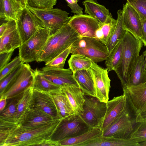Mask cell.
<instances>
[{
    "instance_id": "cell-34",
    "label": "cell",
    "mask_w": 146,
    "mask_h": 146,
    "mask_svg": "<svg viewBox=\"0 0 146 146\" xmlns=\"http://www.w3.org/2000/svg\"><path fill=\"white\" fill-rule=\"evenodd\" d=\"M123 50L122 39L115 46L105 60V65L108 72L115 71L121 61Z\"/></svg>"
},
{
    "instance_id": "cell-33",
    "label": "cell",
    "mask_w": 146,
    "mask_h": 146,
    "mask_svg": "<svg viewBox=\"0 0 146 146\" xmlns=\"http://www.w3.org/2000/svg\"><path fill=\"white\" fill-rule=\"evenodd\" d=\"M23 93L10 99L11 101L4 110L0 112V122L17 125L15 122L17 106Z\"/></svg>"
},
{
    "instance_id": "cell-45",
    "label": "cell",
    "mask_w": 146,
    "mask_h": 146,
    "mask_svg": "<svg viewBox=\"0 0 146 146\" xmlns=\"http://www.w3.org/2000/svg\"><path fill=\"white\" fill-rule=\"evenodd\" d=\"M142 121H146V108L137 110L136 122Z\"/></svg>"
},
{
    "instance_id": "cell-46",
    "label": "cell",
    "mask_w": 146,
    "mask_h": 146,
    "mask_svg": "<svg viewBox=\"0 0 146 146\" xmlns=\"http://www.w3.org/2000/svg\"><path fill=\"white\" fill-rule=\"evenodd\" d=\"M58 146V141H54L51 139L46 140L40 146Z\"/></svg>"
},
{
    "instance_id": "cell-13",
    "label": "cell",
    "mask_w": 146,
    "mask_h": 146,
    "mask_svg": "<svg viewBox=\"0 0 146 146\" xmlns=\"http://www.w3.org/2000/svg\"><path fill=\"white\" fill-rule=\"evenodd\" d=\"M68 23L80 37L96 38V34L101 24L93 17L87 14H75L70 17Z\"/></svg>"
},
{
    "instance_id": "cell-22",
    "label": "cell",
    "mask_w": 146,
    "mask_h": 146,
    "mask_svg": "<svg viewBox=\"0 0 146 146\" xmlns=\"http://www.w3.org/2000/svg\"><path fill=\"white\" fill-rule=\"evenodd\" d=\"M89 68L77 71L73 73V76L85 95L96 97L94 80Z\"/></svg>"
},
{
    "instance_id": "cell-29",
    "label": "cell",
    "mask_w": 146,
    "mask_h": 146,
    "mask_svg": "<svg viewBox=\"0 0 146 146\" xmlns=\"http://www.w3.org/2000/svg\"><path fill=\"white\" fill-rule=\"evenodd\" d=\"M34 90L50 94L62 92V88L51 82L41 75L36 69L34 70Z\"/></svg>"
},
{
    "instance_id": "cell-40",
    "label": "cell",
    "mask_w": 146,
    "mask_h": 146,
    "mask_svg": "<svg viewBox=\"0 0 146 146\" xmlns=\"http://www.w3.org/2000/svg\"><path fill=\"white\" fill-rule=\"evenodd\" d=\"M19 56L15 57L0 70V80L20 64H24Z\"/></svg>"
},
{
    "instance_id": "cell-50",
    "label": "cell",
    "mask_w": 146,
    "mask_h": 146,
    "mask_svg": "<svg viewBox=\"0 0 146 146\" xmlns=\"http://www.w3.org/2000/svg\"><path fill=\"white\" fill-rule=\"evenodd\" d=\"M142 54L145 57V64L144 67V69L145 70H146V50L143 52Z\"/></svg>"
},
{
    "instance_id": "cell-37",
    "label": "cell",
    "mask_w": 146,
    "mask_h": 146,
    "mask_svg": "<svg viewBox=\"0 0 146 146\" xmlns=\"http://www.w3.org/2000/svg\"><path fill=\"white\" fill-rule=\"evenodd\" d=\"M71 46L55 57L50 62L45 64V66L42 68L43 69H63L67 58L70 53Z\"/></svg>"
},
{
    "instance_id": "cell-25",
    "label": "cell",
    "mask_w": 146,
    "mask_h": 146,
    "mask_svg": "<svg viewBox=\"0 0 146 146\" xmlns=\"http://www.w3.org/2000/svg\"><path fill=\"white\" fill-rule=\"evenodd\" d=\"M23 9L14 0H0V18L7 22L17 21Z\"/></svg>"
},
{
    "instance_id": "cell-10",
    "label": "cell",
    "mask_w": 146,
    "mask_h": 146,
    "mask_svg": "<svg viewBox=\"0 0 146 146\" xmlns=\"http://www.w3.org/2000/svg\"><path fill=\"white\" fill-rule=\"evenodd\" d=\"M34 79V70L29 64L24 63L21 70L0 96V97L9 100L22 94L27 88L33 86Z\"/></svg>"
},
{
    "instance_id": "cell-38",
    "label": "cell",
    "mask_w": 146,
    "mask_h": 146,
    "mask_svg": "<svg viewBox=\"0 0 146 146\" xmlns=\"http://www.w3.org/2000/svg\"><path fill=\"white\" fill-rule=\"evenodd\" d=\"M57 0H27V6L37 9L53 8Z\"/></svg>"
},
{
    "instance_id": "cell-1",
    "label": "cell",
    "mask_w": 146,
    "mask_h": 146,
    "mask_svg": "<svg viewBox=\"0 0 146 146\" xmlns=\"http://www.w3.org/2000/svg\"><path fill=\"white\" fill-rule=\"evenodd\" d=\"M61 120H56L45 125L30 129H24L17 125L11 130L2 146H40L51 139Z\"/></svg>"
},
{
    "instance_id": "cell-44",
    "label": "cell",
    "mask_w": 146,
    "mask_h": 146,
    "mask_svg": "<svg viewBox=\"0 0 146 146\" xmlns=\"http://www.w3.org/2000/svg\"><path fill=\"white\" fill-rule=\"evenodd\" d=\"M139 14L140 17L142 28V37L141 40L144 46L146 47V17Z\"/></svg>"
},
{
    "instance_id": "cell-47",
    "label": "cell",
    "mask_w": 146,
    "mask_h": 146,
    "mask_svg": "<svg viewBox=\"0 0 146 146\" xmlns=\"http://www.w3.org/2000/svg\"><path fill=\"white\" fill-rule=\"evenodd\" d=\"M7 99L3 97H0V112L3 111L6 106Z\"/></svg>"
},
{
    "instance_id": "cell-11",
    "label": "cell",
    "mask_w": 146,
    "mask_h": 146,
    "mask_svg": "<svg viewBox=\"0 0 146 146\" xmlns=\"http://www.w3.org/2000/svg\"><path fill=\"white\" fill-rule=\"evenodd\" d=\"M16 23L17 29L23 43L40 28H44L40 20L27 7L22 10Z\"/></svg>"
},
{
    "instance_id": "cell-39",
    "label": "cell",
    "mask_w": 146,
    "mask_h": 146,
    "mask_svg": "<svg viewBox=\"0 0 146 146\" xmlns=\"http://www.w3.org/2000/svg\"><path fill=\"white\" fill-rule=\"evenodd\" d=\"M23 64L18 66L0 80V96L3 94L9 84L21 70Z\"/></svg>"
},
{
    "instance_id": "cell-6",
    "label": "cell",
    "mask_w": 146,
    "mask_h": 146,
    "mask_svg": "<svg viewBox=\"0 0 146 146\" xmlns=\"http://www.w3.org/2000/svg\"><path fill=\"white\" fill-rule=\"evenodd\" d=\"M84 97L83 110L78 115L90 128L100 129L106 113V103L96 97L85 95Z\"/></svg>"
},
{
    "instance_id": "cell-51",
    "label": "cell",
    "mask_w": 146,
    "mask_h": 146,
    "mask_svg": "<svg viewBox=\"0 0 146 146\" xmlns=\"http://www.w3.org/2000/svg\"><path fill=\"white\" fill-rule=\"evenodd\" d=\"M146 146V141L139 143V146Z\"/></svg>"
},
{
    "instance_id": "cell-26",
    "label": "cell",
    "mask_w": 146,
    "mask_h": 146,
    "mask_svg": "<svg viewBox=\"0 0 146 146\" xmlns=\"http://www.w3.org/2000/svg\"><path fill=\"white\" fill-rule=\"evenodd\" d=\"M125 88L130 99L137 110L146 106V82L135 86H127Z\"/></svg>"
},
{
    "instance_id": "cell-3",
    "label": "cell",
    "mask_w": 146,
    "mask_h": 146,
    "mask_svg": "<svg viewBox=\"0 0 146 146\" xmlns=\"http://www.w3.org/2000/svg\"><path fill=\"white\" fill-rule=\"evenodd\" d=\"M123 50L120 62L115 72L122 88L128 85L130 76L143 47L141 40L126 31L122 38Z\"/></svg>"
},
{
    "instance_id": "cell-18",
    "label": "cell",
    "mask_w": 146,
    "mask_h": 146,
    "mask_svg": "<svg viewBox=\"0 0 146 146\" xmlns=\"http://www.w3.org/2000/svg\"><path fill=\"white\" fill-rule=\"evenodd\" d=\"M57 120L40 109L33 106L19 125L24 129L36 128L47 125Z\"/></svg>"
},
{
    "instance_id": "cell-12",
    "label": "cell",
    "mask_w": 146,
    "mask_h": 146,
    "mask_svg": "<svg viewBox=\"0 0 146 146\" xmlns=\"http://www.w3.org/2000/svg\"><path fill=\"white\" fill-rule=\"evenodd\" d=\"M90 70L94 83L96 97L101 102L106 103L109 100L111 80L107 69L93 62Z\"/></svg>"
},
{
    "instance_id": "cell-15",
    "label": "cell",
    "mask_w": 146,
    "mask_h": 146,
    "mask_svg": "<svg viewBox=\"0 0 146 146\" xmlns=\"http://www.w3.org/2000/svg\"><path fill=\"white\" fill-rule=\"evenodd\" d=\"M106 110L100 129L104 131L122 115L125 108V96L114 97L106 103Z\"/></svg>"
},
{
    "instance_id": "cell-19",
    "label": "cell",
    "mask_w": 146,
    "mask_h": 146,
    "mask_svg": "<svg viewBox=\"0 0 146 146\" xmlns=\"http://www.w3.org/2000/svg\"><path fill=\"white\" fill-rule=\"evenodd\" d=\"M33 106L40 109L55 119H61L53 99L50 94L34 89Z\"/></svg>"
},
{
    "instance_id": "cell-49",
    "label": "cell",
    "mask_w": 146,
    "mask_h": 146,
    "mask_svg": "<svg viewBox=\"0 0 146 146\" xmlns=\"http://www.w3.org/2000/svg\"><path fill=\"white\" fill-rule=\"evenodd\" d=\"M7 22L6 23H3L0 26V37L1 36L5 31L7 26Z\"/></svg>"
},
{
    "instance_id": "cell-20",
    "label": "cell",
    "mask_w": 146,
    "mask_h": 146,
    "mask_svg": "<svg viewBox=\"0 0 146 146\" xmlns=\"http://www.w3.org/2000/svg\"><path fill=\"white\" fill-rule=\"evenodd\" d=\"M62 92L67 97L74 114L78 115L83 110L85 94L79 87L73 85L62 88Z\"/></svg>"
},
{
    "instance_id": "cell-32",
    "label": "cell",
    "mask_w": 146,
    "mask_h": 146,
    "mask_svg": "<svg viewBox=\"0 0 146 146\" xmlns=\"http://www.w3.org/2000/svg\"><path fill=\"white\" fill-rule=\"evenodd\" d=\"M117 16L115 29L106 45L109 54L117 44L122 40L126 31L123 28L122 10L119 9L117 11Z\"/></svg>"
},
{
    "instance_id": "cell-5",
    "label": "cell",
    "mask_w": 146,
    "mask_h": 146,
    "mask_svg": "<svg viewBox=\"0 0 146 146\" xmlns=\"http://www.w3.org/2000/svg\"><path fill=\"white\" fill-rule=\"evenodd\" d=\"M70 53L84 56L96 63L105 60L109 54L106 45L88 37H80L71 46Z\"/></svg>"
},
{
    "instance_id": "cell-24",
    "label": "cell",
    "mask_w": 146,
    "mask_h": 146,
    "mask_svg": "<svg viewBox=\"0 0 146 146\" xmlns=\"http://www.w3.org/2000/svg\"><path fill=\"white\" fill-rule=\"evenodd\" d=\"M82 4L85 7L84 13L95 18L101 24L111 15L109 10L95 0H85Z\"/></svg>"
},
{
    "instance_id": "cell-41",
    "label": "cell",
    "mask_w": 146,
    "mask_h": 146,
    "mask_svg": "<svg viewBox=\"0 0 146 146\" xmlns=\"http://www.w3.org/2000/svg\"><path fill=\"white\" fill-rule=\"evenodd\" d=\"M138 14L146 17V0H127Z\"/></svg>"
},
{
    "instance_id": "cell-7",
    "label": "cell",
    "mask_w": 146,
    "mask_h": 146,
    "mask_svg": "<svg viewBox=\"0 0 146 146\" xmlns=\"http://www.w3.org/2000/svg\"><path fill=\"white\" fill-rule=\"evenodd\" d=\"M27 7L48 30L50 35L68 23L70 17L69 13L58 9H37Z\"/></svg>"
},
{
    "instance_id": "cell-48",
    "label": "cell",
    "mask_w": 146,
    "mask_h": 146,
    "mask_svg": "<svg viewBox=\"0 0 146 146\" xmlns=\"http://www.w3.org/2000/svg\"><path fill=\"white\" fill-rule=\"evenodd\" d=\"M23 9L27 7V0H14Z\"/></svg>"
},
{
    "instance_id": "cell-23",
    "label": "cell",
    "mask_w": 146,
    "mask_h": 146,
    "mask_svg": "<svg viewBox=\"0 0 146 146\" xmlns=\"http://www.w3.org/2000/svg\"><path fill=\"white\" fill-rule=\"evenodd\" d=\"M102 134L103 131L100 129L90 128L82 134L58 141L59 146H84L87 143L102 135Z\"/></svg>"
},
{
    "instance_id": "cell-53",
    "label": "cell",
    "mask_w": 146,
    "mask_h": 146,
    "mask_svg": "<svg viewBox=\"0 0 146 146\" xmlns=\"http://www.w3.org/2000/svg\"><path fill=\"white\" fill-rule=\"evenodd\" d=\"M146 108V106H145L144 108H143V109H142V110H143V109H145Z\"/></svg>"
},
{
    "instance_id": "cell-42",
    "label": "cell",
    "mask_w": 146,
    "mask_h": 146,
    "mask_svg": "<svg viewBox=\"0 0 146 146\" xmlns=\"http://www.w3.org/2000/svg\"><path fill=\"white\" fill-rule=\"evenodd\" d=\"M14 51L0 53V70L9 62Z\"/></svg>"
},
{
    "instance_id": "cell-17",
    "label": "cell",
    "mask_w": 146,
    "mask_h": 146,
    "mask_svg": "<svg viewBox=\"0 0 146 146\" xmlns=\"http://www.w3.org/2000/svg\"><path fill=\"white\" fill-rule=\"evenodd\" d=\"M6 29L0 37V53L14 51L23 43L17 28L16 21L7 22Z\"/></svg>"
},
{
    "instance_id": "cell-35",
    "label": "cell",
    "mask_w": 146,
    "mask_h": 146,
    "mask_svg": "<svg viewBox=\"0 0 146 146\" xmlns=\"http://www.w3.org/2000/svg\"><path fill=\"white\" fill-rule=\"evenodd\" d=\"M69 68L73 73L77 71L89 69L93 62L84 56L72 54L68 61Z\"/></svg>"
},
{
    "instance_id": "cell-8",
    "label": "cell",
    "mask_w": 146,
    "mask_h": 146,
    "mask_svg": "<svg viewBox=\"0 0 146 146\" xmlns=\"http://www.w3.org/2000/svg\"><path fill=\"white\" fill-rule=\"evenodd\" d=\"M50 36L44 28L39 29L31 37L19 47V56L24 63L36 60L38 54Z\"/></svg>"
},
{
    "instance_id": "cell-27",
    "label": "cell",
    "mask_w": 146,
    "mask_h": 146,
    "mask_svg": "<svg viewBox=\"0 0 146 146\" xmlns=\"http://www.w3.org/2000/svg\"><path fill=\"white\" fill-rule=\"evenodd\" d=\"M84 146H139V143L129 139L102 135L87 143Z\"/></svg>"
},
{
    "instance_id": "cell-31",
    "label": "cell",
    "mask_w": 146,
    "mask_h": 146,
    "mask_svg": "<svg viewBox=\"0 0 146 146\" xmlns=\"http://www.w3.org/2000/svg\"><path fill=\"white\" fill-rule=\"evenodd\" d=\"M117 22V19L112 18L111 15L108 16L103 23L101 24L96 32V38L106 45L115 30Z\"/></svg>"
},
{
    "instance_id": "cell-16",
    "label": "cell",
    "mask_w": 146,
    "mask_h": 146,
    "mask_svg": "<svg viewBox=\"0 0 146 146\" xmlns=\"http://www.w3.org/2000/svg\"><path fill=\"white\" fill-rule=\"evenodd\" d=\"M38 72L47 79L61 88L70 85L79 87L74 79L73 73L69 68L38 70Z\"/></svg>"
},
{
    "instance_id": "cell-30",
    "label": "cell",
    "mask_w": 146,
    "mask_h": 146,
    "mask_svg": "<svg viewBox=\"0 0 146 146\" xmlns=\"http://www.w3.org/2000/svg\"><path fill=\"white\" fill-rule=\"evenodd\" d=\"M50 94L55 104L61 119L75 114L67 97L64 93L61 92Z\"/></svg>"
},
{
    "instance_id": "cell-52",
    "label": "cell",
    "mask_w": 146,
    "mask_h": 146,
    "mask_svg": "<svg viewBox=\"0 0 146 146\" xmlns=\"http://www.w3.org/2000/svg\"><path fill=\"white\" fill-rule=\"evenodd\" d=\"M74 1H75L76 2H78L79 0H73Z\"/></svg>"
},
{
    "instance_id": "cell-14",
    "label": "cell",
    "mask_w": 146,
    "mask_h": 146,
    "mask_svg": "<svg viewBox=\"0 0 146 146\" xmlns=\"http://www.w3.org/2000/svg\"><path fill=\"white\" fill-rule=\"evenodd\" d=\"M122 10L124 29L141 40L142 37V28L139 14L127 2L123 5Z\"/></svg>"
},
{
    "instance_id": "cell-4",
    "label": "cell",
    "mask_w": 146,
    "mask_h": 146,
    "mask_svg": "<svg viewBox=\"0 0 146 146\" xmlns=\"http://www.w3.org/2000/svg\"><path fill=\"white\" fill-rule=\"evenodd\" d=\"M122 89L125 96V111L119 118L103 132V136L128 139L137 123V110L131 101L126 88Z\"/></svg>"
},
{
    "instance_id": "cell-21",
    "label": "cell",
    "mask_w": 146,
    "mask_h": 146,
    "mask_svg": "<svg viewBox=\"0 0 146 146\" xmlns=\"http://www.w3.org/2000/svg\"><path fill=\"white\" fill-rule=\"evenodd\" d=\"M33 86L29 87L23 93L17 104L15 122L19 125L33 106Z\"/></svg>"
},
{
    "instance_id": "cell-9",
    "label": "cell",
    "mask_w": 146,
    "mask_h": 146,
    "mask_svg": "<svg viewBox=\"0 0 146 146\" xmlns=\"http://www.w3.org/2000/svg\"><path fill=\"white\" fill-rule=\"evenodd\" d=\"M90 129L78 114H74L61 119L51 139L58 141L82 134Z\"/></svg>"
},
{
    "instance_id": "cell-2",
    "label": "cell",
    "mask_w": 146,
    "mask_h": 146,
    "mask_svg": "<svg viewBox=\"0 0 146 146\" xmlns=\"http://www.w3.org/2000/svg\"><path fill=\"white\" fill-rule=\"evenodd\" d=\"M79 37L68 23H66L49 37L36 61L48 63L71 46Z\"/></svg>"
},
{
    "instance_id": "cell-54",
    "label": "cell",
    "mask_w": 146,
    "mask_h": 146,
    "mask_svg": "<svg viewBox=\"0 0 146 146\" xmlns=\"http://www.w3.org/2000/svg\"></svg>"
},
{
    "instance_id": "cell-36",
    "label": "cell",
    "mask_w": 146,
    "mask_h": 146,
    "mask_svg": "<svg viewBox=\"0 0 146 146\" xmlns=\"http://www.w3.org/2000/svg\"><path fill=\"white\" fill-rule=\"evenodd\" d=\"M128 139L138 143L146 141V121L137 122Z\"/></svg>"
},
{
    "instance_id": "cell-28",
    "label": "cell",
    "mask_w": 146,
    "mask_h": 146,
    "mask_svg": "<svg viewBox=\"0 0 146 146\" xmlns=\"http://www.w3.org/2000/svg\"><path fill=\"white\" fill-rule=\"evenodd\" d=\"M144 59L142 54L137 58L131 74L128 86H137L146 82V70L144 69Z\"/></svg>"
},
{
    "instance_id": "cell-43",
    "label": "cell",
    "mask_w": 146,
    "mask_h": 146,
    "mask_svg": "<svg viewBox=\"0 0 146 146\" xmlns=\"http://www.w3.org/2000/svg\"><path fill=\"white\" fill-rule=\"evenodd\" d=\"M68 5L71 9V12L76 15L83 14L82 8L73 0H65Z\"/></svg>"
}]
</instances>
